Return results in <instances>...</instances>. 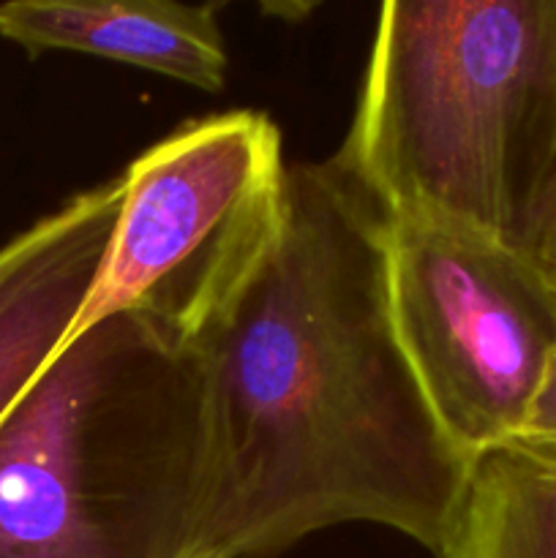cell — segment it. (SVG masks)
<instances>
[{"mask_svg":"<svg viewBox=\"0 0 556 558\" xmlns=\"http://www.w3.org/2000/svg\"><path fill=\"white\" fill-rule=\"evenodd\" d=\"M191 349L205 423L191 558H273L343 523L442 556L474 458L398 338L382 216L330 161L289 163L270 245Z\"/></svg>","mask_w":556,"mask_h":558,"instance_id":"cell-1","label":"cell"},{"mask_svg":"<svg viewBox=\"0 0 556 558\" xmlns=\"http://www.w3.org/2000/svg\"><path fill=\"white\" fill-rule=\"evenodd\" d=\"M107 245L38 218L0 248V558H191L202 374L136 314L74 332Z\"/></svg>","mask_w":556,"mask_h":558,"instance_id":"cell-2","label":"cell"},{"mask_svg":"<svg viewBox=\"0 0 556 558\" xmlns=\"http://www.w3.org/2000/svg\"><path fill=\"white\" fill-rule=\"evenodd\" d=\"M333 167L382 218H431L548 272L556 0H387Z\"/></svg>","mask_w":556,"mask_h":558,"instance_id":"cell-3","label":"cell"},{"mask_svg":"<svg viewBox=\"0 0 556 558\" xmlns=\"http://www.w3.org/2000/svg\"><path fill=\"white\" fill-rule=\"evenodd\" d=\"M281 131L254 109L180 125L123 169V205L76 332L136 314L191 343L270 245L287 194Z\"/></svg>","mask_w":556,"mask_h":558,"instance_id":"cell-4","label":"cell"},{"mask_svg":"<svg viewBox=\"0 0 556 558\" xmlns=\"http://www.w3.org/2000/svg\"><path fill=\"white\" fill-rule=\"evenodd\" d=\"M392 322L450 439L478 458L521 430L556 360V281L452 223L382 218Z\"/></svg>","mask_w":556,"mask_h":558,"instance_id":"cell-5","label":"cell"},{"mask_svg":"<svg viewBox=\"0 0 556 558\" xmlns=\"http://www.w3.org/2000/svg\"><path fill=\"white\" fill-rule=\"evenodd\" d=\"M0 36L33 58L96 54L205 93H218L227 82V41L213 3L14 0L0 5Z\"/></svg>","mask_w":556,"mask_h":558,"instance_id":"cell-6","label":"cell"},{"mask_svg":"<svg viewBox=\"0 0 556 558\" xmlns=\"http://www.w3.org/2000/svg\"><path fill=\"white\" fill-rule=\"evenodd\" d=\"M439 558H556V458L512 445L474 458Z\"/></svg>","mask_w":556,"mask_h":558,"instance_id":"cell-7","label":"cell"},{"mask_svg":"<svg viewBox=\"0 0 556 558\" xmlns=\"http://www.w3.org/2000/svg\"><path fill=\"white\" fill-rule=\"evenodd\" d=\"M510 445L556 458V360L545 376L543 387H540L537 398H534L532 409H529L527 420H523L521 430Z\"/></svg>","mask_w":556,"mask_h":558,"instance_id":"cell-8","label":"cell"},{"mask_svg":"<svg viewBox=\"0 0 556 558\" xmlns=\"http://www.w3.org/2000/svg\"><path fill=\"white\" fill-rule=\"evenodd\" d=\"M548 276L556 281V245H554V251H551V256H548Z\"/></svg>","mask_w":556,"mask_h":558,"instance_id":"cell-9","label":"cell"}]
</instances>
